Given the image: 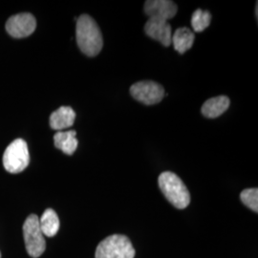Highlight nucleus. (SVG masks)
I'll list each match as a JSON object with an SVG mask.
<instances>
[{"instance_id":"nucleus-9","label":"nucleus","mask_w":258,"mask_h":258,"mask_svg":"<svg viewBox=\"0 0 258 258\" xmlns=\"http://www.w3.org/2000/svg\"><path fill=\"white\" fill-rule=\"evenodd\" d=\"M145 31L148 37L160 41L164 46L171 44L172 29L166 20L149 19L145 25Z\"/></svg>"},{"instance_id":"nucleus-3","label":"nucleus","mask_w":258,"mask_h":258,"mask_svg":"<svg viewBox=\"0 0 258 258\" xmlns=\"http://www.w3.org/2000/svg\"><path fill=\"white\" fill-rule=\"evenodd\" d=\"M95 256L96 258H134L135 249L128 237L113 234L99 244Z\"/></svg>"},{"instance_id":"nucleus-4","label":"nucleus","mask_w":258,"mask_h":258,"mask_svg":"<svg viewBox=\"0 0 258 258\" xmlns=\"http://www.w3.org/2000/svg\"><path fill=\"white\" fill-rule=\"evenodd\" d=\"M30 163L27 144L22 139H17L6 148L3 155V166L13 174L22 172Z\"/></svg>"},{"instance_id":"nucleus-10","label":"nucleus","mask_w":258,"mask_h":258,"mask_svg":"<svg viewBox=\"0 0 258 258\" xmlns=\"http://www.w3.org/2000/svg\"><path fill=\"white\" fill-rule=\"evenodd\" d=\"M76 113L70 106H61L50 116V126L55 130L68 128L74 124Z\"/></svg>"},{"instance_id":"nucleus-8","label":"nucleus","mask_w":258,"mask_h":258,"mask_svg":"<svg viewBox=\"0 0 258 258\" xmlns=\"http://www.w3.org/2000/svg\"><path fill=\"white\" fill-rule=\"evenodd\" d=\"M177 5L169 0H148L145 3V12L149 19L168 20L175 17Z\"/></svg>"},{"instance_id":"nucleus-11","label":"nucleus","mask_w":258,"mask_h":258,"mask_svg":"<svg viewBox=\"0 0 258 258\" xmlns=\"http://www.w3.org/2000/svg\"><path fill=\"white\" fill-rule=\"evenodd\" d=\"M230 99L226 96H218L212 98L205 102L202 106V114L205 117L214 119L221 116L230 106Z\"/></svg>"},{"instance_id":"nucleus-7","label":"nucleus","mask_w":258,"mask_h":258,"mask_svg":"<svg viewBox=\"0 0 258 258\" xmlns=\"http://www.w3.org/2000/svg\"><path fill=\"white\" fill-rule=\"evenodd\" d=\"M37 28V20L29 13L18 14L6 22V31L11 37L22 38L31 36Z\"/></svg>"},{"instance_id":"nucleus-17","label":"nucleus","mask_w":258,"mask_h":258,"mask_svg":"<svg viewBox=\"0 0 258 258\" xmlns=\"http://www.w3.org/2000/svg\"><path fill=\"white\" fill-rule=\"evenodd\" d=\"M0 258H1V253H0Z\"/></svg>"},{"instance_id":"nucleus-15","label":"nucleus","mask_w":258,"mask_h":258,"mask_svg":"<svg viewBox=\"0 0 258 258\" xmlns=\"http://www.w3.org/2000/svg\"><path fill=\"white\" fill-rule=\"evenodd\" d=\"M212 20V15L209 11L196 10L191 18V25L195 32H202L206 28L209 27Z\"/></svg>"},{"instance_id":"nucleus-12","label":"nucleus","mask_w":258,"mask_h":258,"mask_svg":"<svg viewBox=\"0 0 258 258\" xmlns=\"http://www.w3.org/2000/svg\"><path fill=\"white\" fill-rule=\"evenodd\" d=\"M77 132L75 130H70L66 132H57L54 136L55 147L60 149L63 153L67 155L74 154L77 150L79 142L76 138Z\"/></svg>"},{"instance_id":"nucleus-6","label":"nucleus","mask_w":258,"mask_h":258,"mask_svg":"<svg viewBox=\"0 0 258 258\" xmlns=\"http://www.w3.org/2000/svg\"><path fill=\"white\" fill-rule=\"evenodd\" d=\"M131 96L139 102L147 105L159 103L165 96L164 87L151 81H144L133 84L130 87Z\"/></svg>"},{"instance_id":"nucleus-14","label":"nucleus","mask_w":258,"mask_h":258,"mask_svg":"<svg viewBox=\"0 0 258 258\" xmlns=\"http://www.w3.org/2000/svg\"><path fill=\"white\" fill-rule=\"evenodd\" d=\"M39 226L43 235H46L48 237L55 236L59 230V219L54 210L47 209L43 212L39 219Z\"/></svg>"},{"instance_id":"nucleus-2","label":"nucleus","mask_w":258,"mask_h":258,"mask_svg":"<svg viewBox=\"0 0 258 258\" xmlns=\"http://www.w3.org/2000/svg\"><path fill=\"white\" fill-rule=\"evenodd\" d=\"M159 186L166 199L179 210L185 209L190 203V194L183 181L175 173L166 171L159 176Z\"/></svg>"},{"instance_id":"nucleus-5","label":"nucleus","mask_w":258,"mask_h":258,"mask_svg":"<svg viewBox=\"0 0 258 258\" xmlns=\"http://www.w3.org/2000/svg\"><path fill=\"white\" fill-rule=\"evenodd\" d=\"M23 235L28 254L31 257H39L46 249V242L40 230L39 219L36 214L29 215L24 222Z\"/></svg>"},{"instance_id":"nucleus-1","label":"nucleus","mask_w":258,"mask_h":258,"mask_svg":"<svg viewBox=\"0 0 258 258\" xmlns=\"http://www.w3.org/2000/svg\"><path fill=\"white\" fill-rule=\"evenodd\" d=\"M77 43L83 54L88 56L98 55L103 46V39L100 28L88 15H83L77 20Z\"/></svg>"},{"instance_id":"nucleus-13","label":"nucleus","mask_w":258,"mask_h":258,"mask_svg":"<svg viewBox=\"0 0 258 258\" xmlns=\"http://www.w3.org/2000/svg\"><path fill=\"white\" fill-rule=\"evenodd\" d=\"M194 33L188 28H179L172 35L171 43L178 53L184 54L194 45Z\"/></svg>"},{"instance_id":"nucleus-16","label":"nucleus","mask_w":258,"mask_h":258,"mask_svg":"<svg viewBox=\"0 0 258 258\" xmlns=\"http://www.w3.org/2000/svg\"><path fill=\"white\" fill-rule=\"evenodd\" d=\"M240 199L242 203L247 206L249 209L254 212H258V189L257 188H248L244 189L240 194Z\"/></svg>"}]
</instances>
